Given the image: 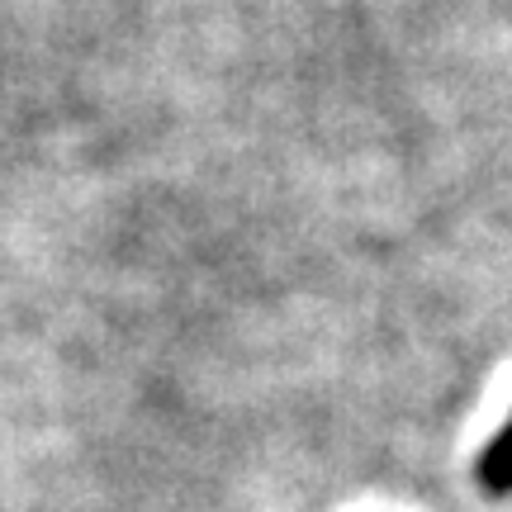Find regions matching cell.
Listing matches in <instances>:
<instances>
[{"label": "cell", "instance_id": "1", "mask_svg": "<svg viewBox=\"0 0 512 512\" xmlns=\"http://www.w3.org/2000/svg\"><path fill=\"white\" fill-rule=\"evenodd\" d=\"M479 489L489 498H512V418L498 427V437L484 446V456L475 465Z\"/></svg>", "mask_w": 512, "mask_h": 512}]
</instances>
